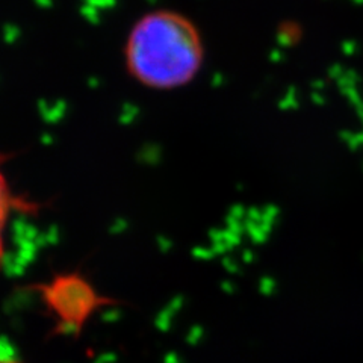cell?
Segmentation results:
<instances>
[{
    "label": "cell",
    "instance_id": "6da1fadb",
    "mask_svg": "<svg viewBox=\"0 0 363 363\" xmlns=\"http://www.w3.org/2000/svg\"><path fill=\"white\" fill-rule=\"evenodd\" d=\"M124 58L136 82L153 89H174L197 76L204 49L194 23L185 16L153 11L135 23Z\"/></svg>",
    "mask_w": 363,
    "mask_h": 363
},
{
    "label": "cell",
    "instance_id": "7a4b0ae2",
    "mask_svg": "<svg viewBox=\"0 0 363 363\" xmlns=\"http://www.w3.org/2000/svg\"><path fill=\"white\" fill-rule=\"evenodd\" d=\"M43 303L60 320L62 335H77L89 315L111 300L101 297L94 286L79 271L58 272L45 281L33 285Z\"/></svg>",
    "mask_w": 363,
    "mask_h": 363
}]
</instances>
